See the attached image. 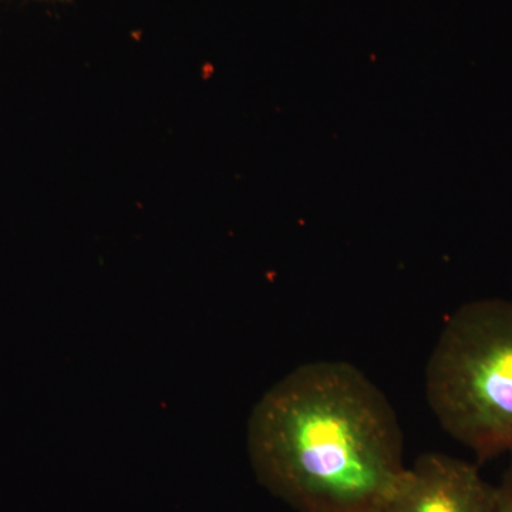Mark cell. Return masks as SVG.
<instances>
[{"label":"cell","instance_id":"1","mask_svg":"<svg viewBox=\"0 0 512 512\" xmlns=\"http://www.w3.org/2000/svg\"><path fill=\"white\" fill-rule=\"evenodd\" d=\"M248 453L259 483L299 512H379L407 468L392 404L357 367L330 360L264 394Z\"/></svg>","mask_w":512,"mask_h":512},{"label":"cell","instance_id":"3","mask_svg":"<svg viewBox=\"0 0 512 512\" xmlns=\"http://www.w3.org/2000/svg\"><path fill=\"white\" fill-rule=\"evenodd\" d=\"M494 497L474 464L429 453L406 468L379 512H493Z\"/></svg>","mask_w":512,"mask_h":512},{"label":"cell","instance_id":"4","mask_svg":"<svg viewBox=\"0 0 512 512\" xmlns=\"http://www.w3.org/2000/svg\"><path fill=\"white\" fill-rule=\"evenodd\" d=\"M493 512H512V457L503 480L495 485Z\"/></svg>","mask_w":512,"mask_h":512},{"label":"cell","instance_id":"2","mask_svg":"<svg viewBox=\"0 0 512 512\" xmlns=\"http://www.w3.org/2000/svg\"><path fill=\"white\" fill-rule=\"evenodd\" d=\"M441 427L478 460L512 453V299L468 303L448 318L427 363Z\"/></svg>","mask_w":512,"mask_h":512}]
</instances>
